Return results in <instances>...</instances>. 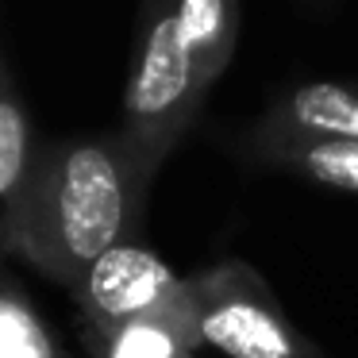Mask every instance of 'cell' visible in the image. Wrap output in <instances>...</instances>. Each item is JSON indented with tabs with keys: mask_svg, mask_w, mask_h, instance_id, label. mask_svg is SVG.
I'll return each instance as SVG.
<instances>
[{
	"mask_svg": "<svg viewBox=\"0 0 358 358\" xmlns=\"http://www.w3.org/2000/svg\"><path fill=\"white\" fill-rule=\"evenodd\" d=\"M155 173L124 127L47 143L20 212L0 220L4 262H27L73 293L96 258L135 239Z\"/></svg>",
	"mask_w": 358,
	"mask_h": 358,
	"instance_id": "1",
	"label": "cell"
},
{
	"mask_svg": "<svg viewBox=\"0 0 358 358\" xmlns=\"http://www.w3.org/2000/svg\"><path fill=\"white\" fill-rule=\"evenodd\" d=\"M185 0H139L131 70L124 81V131L143 147L155 166L189 135L204 108L193 89L185 39H181Z\"/></svg>",
	"mask_w": 358,
	"mask_h": 358,
	"instance_id": "2",
	"label": "cell"
},
{
	"mask_svg": "<svg viewBox=\"0 0 358 358\" xmlns=\"http://www.w3.org/2000/svg\"><path fill=\"white\" fill-rule=\"evenodd\" d=\"M185 296L201 347L224 358H324L289 320L255 266L224 258L185 278Z\"/></svg>",
	"mask_w": 358,
	"mask_h": 358,
	"instance_id": "3",
	"label": "cell"
},
{
	"mask_svg": "<svg viewBox=\"0 0 358 358\" xmlns=\"http://www.w3.org/2000/svg\"><path fill=\"white\" fill-rule=\"evenodd\" d=\"M181 293L185 278H178L158 250L124 239L89 266L70 296L81 316V335H108L124 324L166 312L181 301Z\"/></svg>",
	"mask_w": 358,
	"mask_h": 358,
	"instance_id": "4",
	"label": "cell"
},
{
	"mask_svg": "<svg viewBox=\"0 0 358 358\" xmlns=\"http://www.w3.org/2000/svg\"><path fill=\"white\" fill-rule=\"evenodd\" d=\"M308 143H358V81H289L270 89L255 124H247L227 147L239 162L281 147Z\"/></svg>",
	"mask_w": 358,
	"mask_h": 358,
	"instance_id": "5",
	"label": "cell"
},
{
	"mask_svg": "<svg viewBox=\"0 0 358 358\" xmlns=\"http://www.w3.org/2000/svg\"><path fill=\"white\" fill-rule=\"evenodd\" d=\"M47 143L35 135L31 112L12 78L8 55H0V220H12L39 173Z\"/></svg>",
	"mask_w": 358,
	"mask_h": 358,
	"instance_id": "6",
	"label": "cell"
},
{
	"mask_svg": "<svg viewBox=\"0 0 358 358\" xmlns=\"http://www.w3.org/2000/svg\"><path fill=\"white\" fill-rule=\"evenodd\" d=\"M243 0H185L181 8V39H185L193 89L208 101L212 85L231 66L235 43H239Z\"/></svg>",
	"mask_w": 358,
	"mask_h": 358,
	"instance_id": "7",
	"label": "cell"
},
{
	"mask_svg": "<svg viewBox=\"0 0 358 358\" xmlns=\"http://www.w3.org/2000/svg\"><path fill=\"white\" fill-rule=\"evenodd\" d=\"M85 347L93 358H193L201 350V335L189 296L181 293V301L166 312L124 324L108 335H85Z\"/></svg>",
	"mask_w": 358,
	"mask_h": 358,
	"instance_id": "8",
	"label": "cell"
},
{
	"mask_svg": "<svg viewBox=\"0 0 358 358\" xmlns=\"http://www.w3.org/2000/svg\"><path fill=\"white\" fill-rule=\"evenodd\" d=\"M250 170L293 173L331 193L358 196V143H308V147H281L247 158Z\"/></svg>",
	"mask_w": 358,
	"mask_h": 358,
	"instance_id": "9",
	"label": "cell"
},
{
	"mask_svg": "<svg viewBox=\"0 0 358 358\" xmlns=\"http://www.w3.org/2000/svg\"><path fill=\"white\" fill-rule=\"evenodd\" d=\"M0 358H70L12 262H4L0 278Z\"/></svg>",
	"mask_w": 358,
	"mask_h": 358,
	"instance_id": "10",
	"label": "cell"
}]
</instances>
